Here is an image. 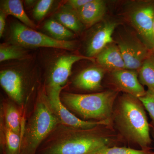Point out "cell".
Returning a JSON list of instances; mask_svg holds the SVG:
<instances>
[{"label": "cell", "mask_w": 154, "mask_h": 154, "mask_svg": "<svg viewBox=\"0 0 154 154\" xmlns=\"http://www.w3.org/2000/svg\"><path fill=\"white\" fill-rule=\"evenodd\" d=\"M99 127L80 129L60 123L48 136L36 154H88L109 146L110 140L99 132Z\"/></svg>", "instance_id": "obj_1"}, {"label": "cell", "mask_w": 154, "mask_h": 154, "mask_svg": "<svg viewBox=\"0 0 154 154\" xmlns=\"http://www.w3.org/2000/svg\"><path fill=\"white\" fill-rule=\"evenodd\" d=\"M61 123L50 106L46 92H38L22 130L21 154H36L53 130Z\"/></svg>", "instance_id": "obj_2"}, {"label": "cell", "mask_w": 154, "mask_h": 154, "mask_svg": "<svg viewBox=\"0 0 154 154\" xmlns=\"http://www.w3.org/2000/svg\"><path fill=\"white\" fill-rule=\"evenodd\" d=\"M115 120L119 129L125 137L150 151L151 143L149 127L144 107L140 100L129 94L122 97L117 105Z\"/></svg>", "instance_id": "obj_3"}, {"label": "cell", "mask_w": 154, "mask_h": 154, "mask_svg": "<svg viewBox=\"0 0 154 154\" xmlns=\"http://www.w3.org/2000/svg\"><path fill=\"white\" fill-rule=\"evenodd\" d=\"M116 96L117 93L113 91L90 94L64 92L60 99L70 111L84 119L110 122Z\"/></svg>", "instance_id": "obj_4"}, {"label": "cell", "mask_w": 154, "mask_h": 154, "mask_svg": "<svg viewBox=\"0 0 154 154\" xmlns=\"http://www.w3.org/2000/svg\"><path fill=\"white\" fill-rule=\"evenodd\" d=\"M0 84L25 117L27 105L37 87L36 72L22 65L5 68L0 72Z\"/></svg>", "instance_id": "obj_5"}, {"label": "cell", "mask_w": 154, "mask_h": 154, "mask_svg": "<svg viewBox=\"0 0 154 154\" xmlns=\"http://www.w3.org/2000/svg\"><path fill=\"white\" fill-rule=\"evenodd\" d=\"M11 38L12 43L26 48L48 47L73 50L75 48L73 41L57 40L19 22L11 24Z\"/></svg>", "instance_id": "obj_6"}, {"label": "cell", "mask_w": 154, "mask_h": 154, "mask_svg": "<svg viewBox=\"0 0 154 154\" xmlns=\"http://www.w3.org/2000/svg\"><path fill=\"white\" fill-rule=\"evenodd\" d=\"M63 89L47 88L46 91L51 108L62 124L83 129H92L109 124L110 122L87 121L77 117L62 102L60 94Z\"/></svg>", "instance_id": "obj_7"}, {"label": "cell", "mask_w": 154, "mask_h": 154, "mask_svg": "<svg viewBox=\"0 0 154 154\" xmlns=\"http://www.w3.org/2000/svg\"><path fill=\"white\" fill-rule=\"evenodd\" d=\"M94 60L84 56L68 54L58 58L51 69L47 88H63L71 73L73 65L81 60Z\"/></svg>", "instance_id": "obj_8"}, {"label": "cell", "mask_w": 154, "mask_h": 154, "mask_svg": "<svg viewBox=\"0 0 154 154\" xmlns=\"http://www.w3.org/2000/svg\"><path fill=\"white\" fill-rule=\"evenodd\" d=\"M130 19L133 25L145 42L146 46L149 48H153V6L149 5L137 8L131 14Z\"/></svg>", "instance_id": "obj_9"}, {"label": "cell", "mask_w": 154, "mask_h": 154, "mask_svg": "<svg viewBox=\"0 0 154 154\" xmlns=\"http://www.w3.org/2000/svg\"><path fill=\"white\" fill-rule=\"evenodd\" d=\"M118 46L127 69L136 70L140 69L147 58L146 46L134 39H122L118 42Z\"/></svg>", "instance_id": "obj_10"}, {"label": "cell", "mask_w": 154, "mask_h": 154, "mask_svg": "<svg viewBox=\"0 0 154 154\" xmlns=\"http://www.w3.org/2000/svg\"><path fill=\"white\" fill-rule=\"evenodd\" d=\"M117 24L108 22L103 23L94 32L88 41L86 54L89 57L96 56L108 45L113 42L112 35Z\"/></svg>", "instance_id": "obj_11"}, {"label": "cell", "mask_w": 154, "mask_h": 154, "mask_svg": "<svg viewBox=\"0 0 154 154\" xmlns=\"http://www.w3.org/2000/svg\"><path fill=\"white\" fill-rule=\"evenodd\" d=\"M114 82L119 89L138 99L145 95L146 91L140 82L136 71L133 70H119L112 72Z\"/></svg>", "instance_id": "obj_12"}, {"label": "cell", "mask_w": 154, "mask_h": 154, "mask_svg": "<svg viewBox=\"0 0 154 154\" xmlns=\"http://www.w3.org/2000/svg\"><path fill=\"white\" fill-rule=\"evenodd\" d=\"M104 75L102 68L91 66L80 72L74 80L75 87L86 91H98L102 88L101 83Z\"/></svg>", "instance_id": "obj_13"}, {"label": "cell", "mask_w": 154, "mask_h": 154, "mask_svg": "<svg viewBox=\"0 0 154 154\" xmlns=\"http://www.w3.org/2000/svg\"><path fill=\"white\" fill-rule=\"evenodd\" d=\"M26 120L19 107L10 101L3 102L1 107V122L14 132L22 135V127Z\"/></svg>", "instance_id": "obj_14"}, {"label": "cell", "mask_w": 154, "mask_h": 154, "mask_svg": "<svg viewBox=\"0 0 154 154\" xmlns=\"http://www.w3.org/2000/svg\"><path fill=\"white\" fill-rule=\"evenodd\" d=\"M96 57L98 63L109 70L114 72L126 69L124 60L118 45H108Z\"/></svg>", "instance_id": "obj_15"}, {"label": "cell", "mask_w": 154, "mask_h": 154, "mask_svg": "<svg viewBox=\"0 0 154 154\" xmlns=\"http://www.w3.org/2000/svg\"><path fill=\"white\" fill-rule=\"evenodd\" d=\"M106 11L105 1L91 0L76 12L83 25L89 27L100 21L104 17Z\"/></svg>", "instance_id": "obj_16"}, {"label": "cell", "mask_w": 154, "mask_h": 154, "mask_svg": "<svg viewBox=\"0 0 154 154\" xmlns=\"http://www.w3.org/2000/svg\"><path fill=\"white\" fill-rule=\"evenodd\" d=\"M22 135L9 129L1 122V144L3 154H20Z\"/></svg>", "instance_id": "obj_17"}, {"label": "cell", "mask_w": 154, "mask_h": 154, "mask_svg": "<svg viewBox=\"0 0 154 154\" xmlns=\"http://www.w3.org/2000/svg\"><path fill=\"white\" fill-rule=\"evenodd\" d=\"M55 19L69 30L79 32L83 29V25L76 11L67 5L63 6L55 15Z\"/></svg>", "instance_id": "obj_18"}, {"label": "cell", "mask_w": 154, "mask_h": 154, "mask_svg": "<svg viewBox=\"0 0 154 154\" xmlns=\"http://www.w3.org/2000/svg\"><path fill=\"white\" fill-rule=\"evenodd\" d=\"M2 10L7 16L12 15L16 17L22 24L29 28L35 29L37 25L28 17L24 10L22 1L20 0H6L2 5Z\"/></svg>", "instance_id": "obj_19"}, {"label": "cell", "mask_w": 154, "mask_h": 154, "mask_svg": "<svg viewBox=\"0 0 154 154\" xmlns=\"http://www.w3.org/2000/svg\"><path fill=\"white\" fill-rule=\"evenodd\" d=\"M44 28L51 37L60 41H69L74 34L65 26L54 19H50L45 22Z\"/></svg>", "instance_id": "obj_20"}, {"label": "cell", "mask_w": 154, "mask_h": 154, "mask_svg": "<svg viewBox=\"0 0 154 154\" xmlns=\"http://www.w3.org/2000/svg\"><path fill=\"white\" fill-rule=\"evenodd\" d=\"M28 55L25 48L14 43H1L0 45V61L15 59H23Z\"/></svg>", "instance_id": "obj_21"}, {"label": "cell", "mask_w": 154, "mask_h": 154, "mask_svg": "<svg viewBox=\"0 0 154 154\" xmlns=\"http://www.w3.org/2000/svg\"><path fill=\"white\" fill-rule=\"evenodd\" d=\"M139 79L148 90L154 89V57H147L140 69Z\"/></svg>", "instance_id": "obj_22"}, {"label": "cell", "mask_w": 154, "mask_h": 154, "mask_svg": "<svg viewBox=\"0 0 154 154\" xmlns=\"http://www.w3.org/2000/svg\"><path fill=\"white\" fill-rule=\"evenodd\" d=\"M150 151L134 149L126 147L104 146L88 154H149Z\"/></svg>", "instance_id": "obj_23"}, {"label": "cell", "mask_w": 154, "mask_h": 154, "mask_svg": "<svg viewBox=\"0 0 154 154\" xmlns=\"http://www.w3.org/2000/svg\"><path fill=\"white\" fill-rule=\"evenodd\" d=\"M54 2L53 0L38 1L33 9V16L35 19L37 21H40L44 19L51 9Z\"/></svg>", "instance_id": "obj_24"}, {"label": "cell", "mask_w": 154, "mask_h": 154, "mask_svg": "<svg viewBox=\"0 0 154 154\" xmlns=\"http://www.w3.org/2000/svg\"><path fill=\"white\" fill-rule=\"evenodd\" d=\"M154 123V89L148 90L144 96L138 98Z\"/></svg>", "instance_id": "obj_25"}, {"label": "cell", "mask_w": 154, "mask_h": 154, "mask_svg": "<svg viewBox=\"0 0 154 154\" xmlns=\"http://www.w3.org/2000/svg\"><path fill=\"white\" fill-rule=\"evenodd\" d=\"M91 0H69L67 2L68 5L76 11L82 8Z\"/></svg>", "instance_id": "obj_26"}, {"label": "cell", "mask_w": 154, "mask_h": 154, "mask_svg": "<svg viewBox=\"0 0 154 154\" xmlns=\"http://www.w3.org/2000/svg\"><path fill=\"white\" fill-rule=\"evenodd\" d=\"M5 13L1 10L0 11V37H2L6 25V19L7 17Z\"/></svg>", "instance_id": "obj_27"}, {"label": "cell", "mask_w": 154, "mask_h": 154, "mask_svg": "<svg viewBox=\"0 0 154 154\" xmlns=\"http://www.w3.org/2000/svg\"><path fill=\"white\" fill-rule=\"evenodd\" d=\"M36 2V1L34 0H26L25 1V5L28 7H32L33 6H35Z\"/></svg>", "instance_id": "obj_28"}, {"label": "cell", "mask_w": 154, "mask_h": 154, "mask_svg": "<svg viewBox=\"0 0 154 154\" xmlns=\"http://www.w3.org/2000/svg\"><path fill=\"white\" fill-rule=\"evenodd\" d=\"M152 32H153V37H154V21H153V24Z\"/></svg>", "instance_id": "obj_29"}, {"label": "cell", "mask_w": 154, "mask_h": 154, "mask_svg": "<svg viewBox=\"0 0 154 154\" xmlns=\"http://www.w3.org/2000/svg\"><path fill=\"white\" fill-rule=\"evenodd\" d=\"M149 154H154V150L153 152H151Z\"/></svg>", "instance_id": "obj_30"}, {"label": "cell", "mask_w": 154, "mask_h": 154, "mask_svg": "<svg viewBox=\"0 0 154 154\" xmlns=\"http://www.w3.org/2000/svg\"></svg>", "instance_id": "obj_31"}]
</instances>
